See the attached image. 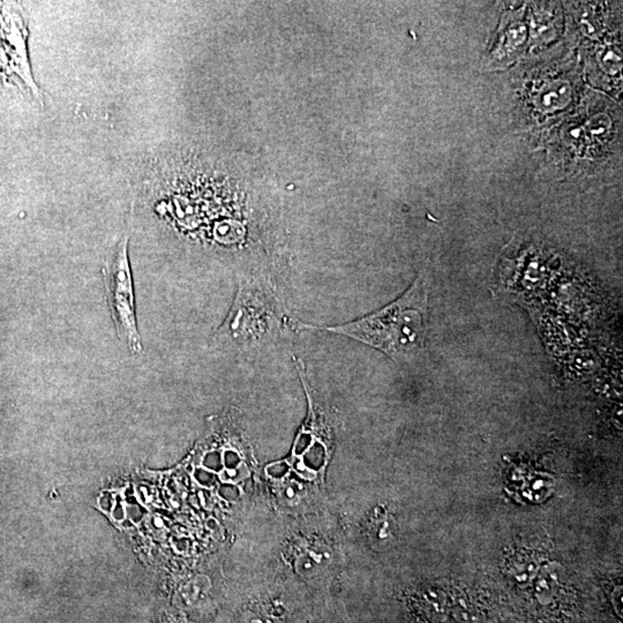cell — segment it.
<instances>
[{
	"label": "cell",
	"mask_w": 623,
	"mask_h": 623,
	"mask_svg": "<svg viewBox=\"0 0 623 623\" xmlns=\"http://www.w3.org/2000/svg\"><path fill=\"white\" fill-rule=\"evenodd\" d=\"M111 512L112 517H114L116 521H118V522H123V521H124L125 517H126V509H125L124 505L121 503V500L118 499L117 502L114 503Z\"/></svg>",
	"instance_id": "obj_18"
},
{
	"label": "cell",
	"mask_w": 623,
	"mask_h": 623,
	"mask_svg": "<svg viewBox=\"0 0 623 623\" xmlns=\"http://www.w3.org/2000/svg\"><path fill=\"white\" fill-rule=\"evenodd\" d=\"M427 294L424 282L417 281L410 290L388 306L356 322L326 328L381 350L396 362L412 357L425 337Z\"/></svg>",
	"instance_id": "obj_1"
},
{
	"label": "cell",
	"mask_w": 623,
	"mask_h": 623,
	"mask_svg": "<svg viewBox=\"0 0 623 623\" xmlns=\"http://www.w3.org/2000/svg\"><path fill=\"white\" fill-rule=\"evenodd\" d=\"M105 297L118 336L132 353H142L134 306L133 278L128 259V239L123 238L109 252L103 266Z\"/></svg>",
	"instance_id": "obj_2"
},
{
	"label": "cell",
	"mask_w": 623,
	"mask_h": 623,
	"mask_svg": "<svg viewBox=\"0 0 623 623\" xmlns=\"http://www.w3.org/2000/svg\"><path fill=\"white\" fill-rule=\"evenodd\" d=\"M556 581L558 580H556V571L555 570L547 569L540 575L538 582V592H537L540 601H544V599H549L552 597L553 589H555V585L558 583Z\"/></svg>",
	"instance_id": "obj_6"
},
{
	"label": "cell",
	"mask_w": 623,
	"mask_h": 623,
	"mask_svg": "<svg viewBox=\"0 0 623 623\" xmlns=\"http://www.w3.org/2000/svg\"><path fill=\"white\" fill-rule=\"evenodd\" d=\"M224 465H226V470H235L237 467H240L242 464H240V458H239L238 455L237 453H233V451H228L224 455Z\"/></svg>",
	"instance_id": "obj_15"
},
{
	"label": "cell",
	"mask_w": 623,
	"mask_h": 623,
	"mask_svg": "<svg viewBox=\"0 0 623 623\" xmlns=\"http://www.w3.org/2000/svg\"><path fill=\"white\" fill-rule=\"evenodd\" d=\"M144 512H146L140 506H137V502L128 503L126 514H128L130 519L133 521L134 523L140 522L141 519L144 517Z\"/></svg>",
	"instance_id": "obj_13"
},
{
	"label": "cell",
	"mask_w": 623,
	"mask_h": 623,
	"mask_svg": "<svg viewBox=\"0 0 623 623\" xmlns=\"http://www.w3.org/2000/svg\"><path fill=\"white\" fill-rule=\"evenodd\" d=\"M570 87L567 83H554L548 87L547 92L540 95V104L546 110H555L562 108L569 101Z\"/></svg>",
	"instance_id": "obj_4"
},
{
	"label": "cell",
	"mask_w": 623,
	"mask_h": 623,
	"mask_svg": "<svg viewBox=\"0 0 623 623\" xmlns=\"http://www.w3.org/2000/svg\"><path fill=\"white\" fill-rule=\"evenodd\" d=\"M203 465L212 471H221L223 469V460L221 453L217 451L207 453L203 458Z\"/></svg>",
	"instance_id": "obj_10"
},
{
	"label": "cell",
	"mask_w": 623,
	"mask_h": 623,
	"mask_svg": "<svg viewBox=\"0 0 623 623\" xmlns=\"http://www.w3.org/2000/svg\"><path fill=\"white\" fill-rule=\"evenodd\" d=\"M328 553H323L321 548H310L303 552L297 561V569L301 574L320 573L327 562Z\"/></svg>",
	"instance_id": "obj_3"
},
{
	"label": "cell",
	"mask_w": 623,
	"mask_h": 623,
	"mask_svg": "<svg viewBox=\"0 0 623 623\" xmlns=\"http://www.w3.org/2000/svg\"><path fill=\"white\" fill-rule=\"evenodd\" d=\"M390 529H392V526H390V523H389L387 516L381 515L378 516V517H374V519H373L372 531L373 533H376L374 535L378 540L388 539L389 535H390Z\"/></svg>",
	"instance_id": "obj_7"
},
{
	"label": "cell",
	"mask_w": 623,
	"mask_h": 623,
	"mask_svg": "<svg viewBox=\"0 0 623 623\" xmlns=\"http://www.w3.org/2000/svg\"><path fill=\"white\" fill-rule=\"evenodd\" d=\"M287 471H289V464L281 462V463L271 465V467H268L267 472L269 476L273 477L275 479H281V478L287 476Z\"/></svg>",
	"instance_id": "obj_12"
},
{
	"label": "cell",
	"mask_w": 623,
	"mask_h": 623,
	"mask_svg": "<svg viewBox=\"0 0 623 623\" xmlns=\"http://www.w3.org/2000/svg\"><path fill=\"white\" fill-rule=\"evenodd\" d=\"M246 471L245 467L240 465V467H237L235 470H224L222 473V478L224 480H239L242 477L245 476Z\"/></svg>",
	"instance_id": "obj_16"
},
{
	"label": "cell",
	"mask_w": 623,
	"mask_h": 623,
	"mask_svg": "<svg viewBox=\"0 0 623 623\" xmlns=\"http://www.w3.org/2000/svg\"><path fill=\"white\" fill-rule=\"evenodd\" d=\"M312 444H313L312 434H310V433H303L298 439L297 442H296L294 453H296V455H303L312 446Z\"/></svg>",
	"instance_id": "obj_11"
},
{
	"label": "cell",
	"mask_w": 623,
	"mask_h": 623,
	"mask_svg": "<svg viewBox=\"0 0 623 623\" xmlns=\"http://www.w3.org/2000/svg\"><path fill=\"white\" fill-rule=\"evenodd\" d=\"M301 488L296 481H287L282 488V496L287 502H296L299 499Z\"/></svg>",
	"instance_id": "obj_8"
},
{
	"label": "cell",
	"mask_w": 623,
	"mask_h": 623,
	"mask_svg": "<svg viewBox=\"0 0 623 623\" xmlns=\"http://www.w3.org/2000/svg\"><path fill=\"white\" fill-rule=\"evenodd\" d=\"M98 505L101 507L102 510H104V512H111L112 508H114V494H112L111 492H108V491L102 493L100 499H98Z\"/></svg>",
	"instance_id": "obj_14"
},
{
	"label": "cell",
	"mask_w": 623,
	"mask_h": 623,
	"mask_svg": "<svg viewBox=\"0 0 623 623\" xmlns=\"http://www.w3.org/2000/svg\"><path fill=\"white\" fill-rule=\"evenodd\" d=\"M123 526H126V528H130V526H132V523L131 522L125 523L124 521H123Z\"/></svg>",
	"instance_id": "obj_19"
},
{
	"label": "cell",
	"mask_w": 623,
	"mask_h": 623,
	"mask_svg": "<svg viewBox=\"0 0 623 623\" xmlns=\"http://www.w3.org/2000/svg\"><path fill=\"white\" fill-rule=\"evenodd\" d=\"M194 478L196 481L205 487H212L215 485L217 481V477L215 473L212 471L206 470V469H196L194 472Z\"/></svg>",
	"instance_id": "obj_9"
},
{
	"label": "cell",
	"mask_w": 623,
	"mask_h": 623,
	"mask_svg": "<svg viewBox=\"0 0 623 623\" xmlns=\"http://www.w3.org/2000/svg\"><path fill=\"white\" fill-rule=\"evenodd\" d=\"M324 460H326V449L317 441H314L312 446L303 453V463L308 470H319L323 467Z\"/></svg>",
	"instance_id": "obj_5"
},
{
	"label": "cell",
	"mask_w": 623,
	"mask_h": 623,
	"mask_svg": "<svg viewBox=\"0 0 623 623\" xmlns=\"http://www.w3.org/2000/svg\"><path fill=\"white\" fill-rule=\"evenodd\" d=\"M219 495L226 500L232 501V500H235L238 498L239 491L235 486H232V485H223L219 488Z\"/></svg>",
	"instance_id": "obj_17"
}]
</instances>
